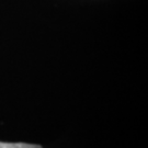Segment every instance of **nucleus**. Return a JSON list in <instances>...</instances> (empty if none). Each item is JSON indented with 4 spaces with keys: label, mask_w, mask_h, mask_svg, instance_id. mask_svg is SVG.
<instances>
[{
    "label": "nucleus",
    "mask_w": 148,
    "mask_h": 148,
    "mask_svg": "<svg viewBox=\"0 0 148 148\" xmlns=\"http://www.w3.org/2000/svg\"><path fill=\"white\" fill-rule=\"evenodd\" d=\"M0 148H42L38 145L25 143H2L0 142Z\"/></svg>",
    "instance_id": "obj_1"
}]
</instances>
